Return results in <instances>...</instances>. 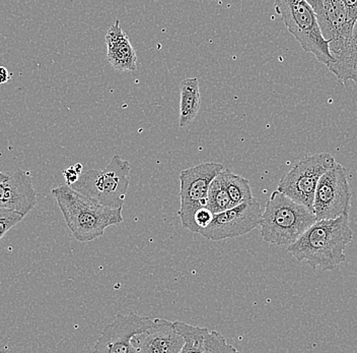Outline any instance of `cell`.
I'll return each instance as SVG.
<instances>
[{
  "instance_id": "obj_3",
  "label": "cell",
  "mask_w": 357,
  "mask_h": 353,
  "mask_svg": "<svg viewBox=\"0 0 357 353\" xmlns=\"http://www.w3.org/2000/svg\"><path fill=\"white\" fill-rule=\"evenodd\" d=\"M316 222L311 210L275 191L267 201L261 218V236L265 243L289 247Z\"/></svg>"
},
{
  "instance_id": "obj_11",
  "label": "cell",
  "mask_w": 357,
  "mask_h": 353,
  "mask_svg": "<svg viewBox=\"0 0 357 353\" xmlns=\"http://www.w3.org/2000/svg\"><path fill=\"white\" fill-rule=\"evenodd\" d=\"M153 319L139 315L118 314L111 324L100 333L93 346V353H136L134 337L151 329Z\"/></svg>"
},
{
  "instance_id": "obj_7",
  "label": "cell",
  "mask_w": 357,
  "mask_h": 353,
  "mask_svg": "<svg viewBox=\"0 0 357 353\" xmlns=\"http://www.w3.org/2000/svg\"><path fill=\"white\" fill-rule=\"evenodd\" d=\"M336 164L329 153L314 154L298 161L278 183V191L312 212L314 194L321 178ZM314 213V212H312Z\"/></svg>"
},
{
  "instance_id": "obj_13",
  "label": "cell",
  "mask_w": 357,
  "mask_h": 353,
  "mask_svg": "<svg viewBox=\"0 0 357 353\" xmlns=\"http://www.w3.org/2000/svg\"><path fill=\"white\" fill-rule=\"evenodd\" d=\"M37 196L29 172L15 171L0 182V209L19 212L26 216L35 209Z\"/></svg>"
},
{
  "instance_id": "obj_20",
  "label": "cell",
  "mask_w": 357,
  "mask_h": 353,
  "mask_svg": "<svg viewBox=\"0 0 357 353\" xmlns=\"http://www.w3.org/2000/svg\"><path fill=\"white\" fill-rule=\"evenodd\" d=\"M24 218V216L19 212L0 209V240L10 231L11 228L19 224Z\"/></svg>"
},
{
  "instance_id": "obj_2",
  "label": "cell",
  "mask_w": 357,
  "mask_h": 353,
  "mask_svg": "<svg viewBox=\"0 0 357 353\" xmlns=\"http://www.w3.org/2000/svg\"><path fill=\"white\" fill-rule=\"evenodd\" d=\"M52 194L71 233L82 243L97 240L104 236L107 228L123 222V208L115 209L100 204L68 185L56 187Z\"/></svg>"
},
{
  "instance_id": "obj_21",
  "label": "cell",
  "mask_w": 357,
  "mask_h": 353,
  "mask_svg": "<svg viewBox=\"0 0 357 353\" xmlns=\"http://www.w3.org/2000/svg\"><path fill=\"white\" fill-rule=\"evenodd\" d=\"M214 214L212 213L211 210L207 208H202V209L198 210L195 214V224L198 227V229H205L211 224L212 220H213Z\"/></svg>"
},
{
  "instance_id": "obj_6",
  "label": "cell",
  "mask_w": 357,
  "mask_h": 353,
  "mask_svg": "<svg viewBox=\"0 0 357 353\" xmlns=\"http://www.w3.org/2000/svg\"><path fill=\"white\" fill-rule=\"evenodd\" d=\"M225 171L220 163L208 162L185 169L180 173L181 207L178 216L185 229L199 233L196 226L195 214L198 210L206 208L207 196L212 180Z\"/></svg>"
},
{
  "instance_id": "obj_25",
  "label": "cell",
  "mask_w": 357,
  "mask_h": 353,
  "mask_svg": "<svg viewBox=\"0 0 357 353\" xmlns=\"http://www.w3.org/2000/svg\"><path fill=\"white\" fill-rule=\"evenodd\" d=\"M8 178H10V176L6 175V173H3V172L0 171V182H4V180H8Z\"/></svg>"
},
{
  "instance_id": "obj_17",
  "label": "cell",
  "mask_w": 357,
  "mask_h": 353,
  "mask_svg": "<svg viewBox=\"0 0 357 353\" xmlns=\"http://www.w3.org/2000/svg\"><path fill=\"white\" fill-rule=\"evenodd\" d=\"M180 114L178 126L188 127L195 120L201 106L199 80L186 79L181 82Z\"/></svg>"
},
{
  "instance_id": "obj_9",
  "label": "cell",
  "mask_w": 357,
  "mask_h": 353,
  "mask_svg": "<svg viewBox=\"0 0 357 353\" xmlns=\"http://www.w3.org/2000/svg\"><path fill=\"white\" fill-rule=\"evenodd\" d=\"M351 191L347 171L336 163L321 178L314 194L312 212L317 221L332 220L349 215Z\"/></svg>"
},
{
  "instance_id": "obj_16",
  "label": "cell",
  "mask_w": 357,
  "mask_h": 353,
  "mask_svg": "<svg viewBox=\"0 0 357 353\" xmlns=\"http://www.w3.org/2000/svg\"><path fill=\"white\" fill-rule=\"evenodd\" d=\"M332 57L335 62L328 69L336 75L337 80L343 85L349 80L357 85V22L344 48Z\"/></svg>"
},
{
  "instance_id": "obj_18",
  "label": "cell",
  "mask_w": 357,
  "mask_h": 353,
  "mask_svg": "<svg viewBox=\"0 0 357 353\" xmlns=\"http://www.w3.org/2000/svg\"><path fill=\"white\" fill-rule=\"evenodd\" d=\"M222 175L227 193H229V198L233 202L234 207L244 204L248 201L253 200L254 196L252 194L251 185H250V182L247 178L233 173L229 169L223 171Z\"/></svg>"
},
{
  "instance_id": "obj_14",
  "label": "cell",
  "mask_w": 357,
  "mask_h": 353,
  "mask_svg": "<svg viewBox=\"0 0 357 353\" xmlns=\"http://www.w3.org/2000/svg\"><path fill=\"white\" fill-rule=\"evenodd\" d=\"M174 325L184 339L181 353H240L227 343L218 331L189 325L184 322H174Z\"/></svg>"
},
{
  "instance_id": "obj_5",
  "label": "cell",
  "mask_w": 357,
  "mask_h": 353,
  "mask_svg": "<svg viewBox=\"0 0 357 353\" xmlns=\"http://www.w3.org/2000/svg\"><path fill=\"white\" fill-rule=\"evenodd\" d=\"M130 171L128 161L114 155L106 168L84 172L70 187L100 204L119 209L128 191Z\"/></svg>"
},
{
  "instance_id": "obj_23",
  "label": "cell",
  "mask_w": 357,
  "mask_h": 353,
  "mask_svg": "<svg viewBox=\"0 0 357 353\" xmlns=\"http://www.w3.org/2000/svg\"><path fill=\"white\" fill-rule=\"evenodd\" d=\"M11 73L8 69L0 66V85L6 84L10 80Z\"/></svg>"
},
{
  "instance_id": "obj_19",
  "label": "cell",
  "mask_w": 357,
  "mask_h": 353,
  "mask_svg": "<svg viewBox=\"0 0 357 353\" xmlns=\"http://www.w3.org/2000/svg\"><path fill=\"white\" fill-rule=\"evenodd\" d=\"M206 208L211 210L214 215L234 208L233 202H231L229 194L227 193V187H225L222 171L212 180L211 187H209L208 196H207Z\"/></svg>"
},
{
  "instance_id": "obj_10",
  "label": "cell",
  "mask_w": 357,
  "mask_h": 353,
  "mask_svg": "<svg viewBox=\"0 0 357 353\" xmlns=\"http://www.w3.org/2000/svg\"><path fill=\"white\" fill-rule=\"evenodd\" d=\"M262 214L260 203L254 198L222 213L215 214L211 224L200 230L199 233L203 238L212 241L245 236L260 226Z\"/></svg>"
},
{
  "instance_id": "obj_1",
  "label": "cell",
  "mask_w": 357,
  "mask_h": 353,
  "mask_svg": "<svg viewBox=\"0 0 357 353\" xmlns=\"http://www.w3.org/2000/svg\"><path fill=\"white\" fill-rule=\"evenodd\" d=\"M354 240L349 215L317 221L287 251L312 269L333 271L346 261L345 250Z\"/></svg>"
},
{
  "instance_id": "obj_15",
  "label": "cell",
  "mask_w": 357,
  "mask_h": 353,
  "mask_svg": "<svg viewBox=\"0 0 357 353\" xmlns=\"http://www.w3.org/2000/svg\"><path fill=\"white\" fill-rule=\"evenodd\" d=\"M107 59L116 71L134 73L137 69V55L128 36L120 26V20L109 29L106 35Z\"/></svg>"
},
{
  "instance_id": "obj_8",
  "label": "cell",
  "mask_w": 357,
  "mask_h": 353,
  "mask_svg": "<svg viewBox=\"0 0 357 353\" xmlns=\"http://www.w3.org/2000/svg\"><path fill=\"white\" fill-rule=\"evenodd\" d=\"M331 55L340 52L357 22V0H309Z\"/></svg>"
},
{
  "instance_id": "obj_12",
  "label": "cell",
  "mask_w": 357,
  "mask_h": 353,
  "mask_svg": "<svg viewBox=\"0 0 357 353\" xmlns=\"http://www.w3.org/2000/svg\"><path fill=\"white\" fill-rule=\"evenodd\" d=\"M132 344L136 353H181L184 339L174 322L158 318L151 329L134 337Z\"/></svg>"
},
{
  "instance_id": "obj_4",
  "label": "cell",
  "mask_w": 357,
  "mask_h": 353,
  "mask_svg": "<svg viewBox=\"0 0 357 353\" xmlns=\"http://www.w3.org/2000/svg\"><path fill=\"white\" fill-rule=\"evenodd\" d=\"M274 10L305 52L312 53L321 64L329 68L335 62L329 42L321 32L316 13L305 0H276Z\"/></svg>"
},
{
  "instance_id": "obj_22",
  "label": "cell",
  "mask_w": 357,
  "mask_h": 353,
  "mask_svg": "<svg viewBox=\"0 0 357 353\" xmlns=\"http://www.w3.org/2000/svg\"><path fill=\"white\" fill-rule=\"evenodd\" d=\"M63 176L66 178V185L71 187L77 182L78 178H80L79 174L75 171V167L70 166L63 171Z\"/></svg>"
},
{
  "instance_id": "obj_24",
  "label": "cell",
  "mask_w": 357,
  "mask_h": 353,
  "mask_svg": "<svg viewBox=\"0 0 357 353\" xmlns=\"http://www.w3.org/2000/svg\"><path fill=\"white\" fill-rule=\"evenodd\" d=\"M73 167H75V169L77 171V173L79 174V175H82V169H84V166H82V163H77V164L73 165Z\"/></svg>"
}]
</instances>
